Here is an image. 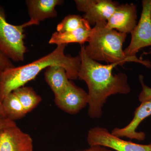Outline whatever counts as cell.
<instances>
[{
	"mask_svg": "<svg viewBox=\"0 0 151 151\" xmlns=\"http://www.w3.org/2000/svg\"><path fill=\"white\" fill-rule=\"evenodd\" d=\"M61 0H27V5L31 26L38 25L46 19L57 16L55 7L63 3Z\"/></svg>",
	"mask_w": 151,
	"mask_h": 151,
	"instance_id": "obj_11",
	"label": "cell"
},
{
	"mask_svg": "<svg viewBox=\"0 0 151 151\" xmlns=\"http://www.w3.org/2000/svg\"><path fill=\"white\" fill-rule=\"evenodd\" d=\"M89 147L100 146L116 151H151V143L140 145L122 139L110 133L106 128L95 127L89 130L87 136Z\"/></svg>",
	"mask_w": 151,
	"mask_h": 151,
	"instance_id": "obj_5",
	"label": "cell"
},
{
	"mask_svg": "<svg viewBox=\"0 0 151 151\" xmlns=\"http://www.w3.org/2000/svg\"><path fill=\"white\" fill-rule=\"evenodd\" d=\"M3 70L0 69V77H1V75L2 72ZM0 116L4 117V118H6L5 115L3 111L2 105V102L0 99Z\"/></svg>",
	"mask_w": 151,
	"mask_h": 151,
	"instance_id": "obj_23",
	"label": "cell"
},
{
	"mask_svg": "<svg viewBox=\"0 0 151 151\" xmlns=\"http://www.w3.org/2000/svg\"><path fill=\"white\" fill-rule=\"evenodd\" d=\"M30 135L17 125L0 131V151H33Z\"/></svg>",
	"mask_w": 151,
	"mask_h": 151,
	"instance_id": "obj_8",
	"label": "cell"
},
{
	"mask_svg": "<svg viewBox=\"0 0 151 151\" xmlns=\"http://www.w3.org/2000/svg\"><path fill=\"white\" fill-rule=\"evenodd\" d=\"M111 0H97L85 13L83 18L90 25H95L99 22H107L118 6Z\"/></svg>",
	"mask_w": 151,
	"mask_h": 151,
	"instance_id": "obj_13",
	"label": "cell"
},
{
	"mask_svg": "<svg viewBox=\"0 0 151 151\" xmlns=\"http://www.w3.org/2000/svg\"><path fill=\"white\" fill-rule=\"evenodd\" d=\"M92 32L90 25L86 20L82 26L75 30L65 32L56 31L53 33L49 41V43L57 45L71 43L83 44L88 42Z\"/></svg>",
	"mask_w": 151,
	"mask_h": 151,
	"instance_id": "obj_12",
	"label": "cell"
},
{
	"mask_svg": "<svg viewBox=\"0 0 151 151\" xmlns=\"http://www.w3.org/2000/svg\"><path fill=\"white\" fill-rule=\"evenodd\" d=\"M127 35L107 27V22L97 23L92 28V33L88 41V45L85 47L86 54L96 61H105L108 64L123 65L125 63H137L148 68H151L150 60L139 59L137 56H126L123 45Z\"/></svg>",
	"mask_w": 151,
	"mask_h": 151,
	"instance_id": "obj_3",
	"label": "cell"
},
{
	"mask_svg": "<svg viewBox=\"0 0 151 151\" xmlns=\"http://www.w3.org/2000/svg\"><path fill=\"white\" fill-rule=\"evenodd\" d=\"M85 21L86 20L78 15H69L58 24L57 32H65L75 30L82 26Z\"/></svg>",
	"mask_w": 151,
	"mask_h": 151,
	"instance_id": "obj_17",
	"label": "cell"
},
{
	"mask_svg": "<svg viewBox=\"0 0 151 151\" xmlns=\"http://www.w3.org/2000/svg\"><path fill=\"white\" fill-rule=\"evenodd\" d=\"M113 151V150L100 146H94L89 147V148L80 151Z\"/></svg>",
	"mask_w": 151,
	"mask_h": 151,
	"instance_id": "obj_22",
	"label": "cell"
},
{
	"mask_svg": "<svg viewBox=\"0 0 151 151\" xmlns=\"http://www.w3.org/2000/svg\"><path fill=\"white\" fill-rule=\"evenodd\" d=\"M16 125V123L14 121H12L8 118L0 116V131L5 128L13 127Z\"/></svg>",
	"mask_w": 151,
	"mask_h": 151,
	"instance_id": "obj_21",
	"label": "cell"
},
{
	"mask_svg": "<svg viewBox=\"0 0 151 151\" xmlns=\"http://www.w3.org/2000/svg\"><path fill=\"white\" fill-rule=\"evenodd\" d=\"M151 54V48L150 49V51L148 52H143L142 55H147Z\"/></svg>",
	"mask_w": 151,
	"mask_h": 151,
	"instance_id": "obj_24",
	"label": "cell"
},
{
	"mask_svg": "<svg viewBox=\"0 0 151 151\" xmlns=\"http://www.w3.org/2000/svg\"><path fill=\"white\" fill-rule=\"evenodd\" d=\"M142 10L138 24L131 32L129 46L124 50L126 56L136 57L141 49L151 46V0L142 1Z\"/></svg>",
	"mask_w": 151,
	"mask_h": 151,
	"instance_id": "obj_6",
	"label": "cell"
},
{
	"mask_svg": "<svg viewBox=\"0 0 151 151\" xmlns=\"http://www.w3.org/2000/svg\"><path fill=\"white\" fill-rule=\"evenodd\" d=\"M45 78L54 93L55 97L63 93L70 82L64 68L56 65L49 66L46 68Z\"/></svg>",
	"mask_w": 151,
	"mask_h": 151,
	"instance_id": "obj_14",
	"label": "cell"
},
{
	"mask_svg": "<svg viewBox=\"0 0 151 151\" xmlns=\"http://www.w3.org/2000/svg\"><path fill=\"white\" fill-rule=\"evenodd\" d=\"M151 116V100L141 103L135 111L134 117L129 124L122 128H115L111 134L119 137H126L143 141L145 138V134L137 132L139 124L143 120Z\"/></svg>",
	"mask_w": 151,
	"mask_h": 151,
	"instance_id": "obj_10",
	"label": "cell"
},
{
	"mask_svg": "<svg viewBox=\"0 0 151 151\" xmlns=\"http://www.w3.org/2000/svg\"><path fill=\"white\" fill-rule=\"evenodd\" d=\"M55 103L58 108L70 114L78 113L88 104V93L70 81L65 91L55 97Z\"/></svg>",
	"mask_w": 151,
	"mask_h": 151,
	"instance_id": "obj_7",
	"label": "cell"
},
{
	"mask_svg": "<svg viewBox=\"0 0 151 151\" xmlns=\"http://www.w3.org/2000/svg\"><path fill=\"white\" fill-rule=\"evenodd\" d=\"M97 0H75L76 8L78 11L85 13L86 11L97 2Z\"/></svg>",
	"mask_w": 151,
	"mask_h": 151,
	"instance_id": "obj_19",
	"label": "cell"
},
{
	"mask_svg": "<svg viewBox=\"0 0 151 151\" xmlns=\"http://www.w3.org/2000/svg\"><path fill=\"white\" fill-rule=\"evenodd\" d=\"M67 45H57L50 53L26 64L4 70L0 77V99L2 101L11 92L31 81L43 69L50 66H60L65 70L69 80L78 78L81 65L79 55L72 57L65 54Z\"/></svg>",
	"mask_w": 151,
	"mask_h": 151,
	"instance_id": "obj_2",
	"label": "cell"
},
{
	"mask_svg": "<svg viewBox=\"0 0 151 151\" xmlns=\"http://www.w3.org/2000/svg\"><path fill=\"white\" fill-rule=\"evenodd\" d=\"M14 67L12 60L0 49V69L4 71Z\"/></svg>",
	"mask_w": 151,
	"mask_h": 151,
	"instance_id": "obj_20",
	"label": "cell"
},
{
	"mask_svg": "<svg viewBox=\"0 0 151 151\" xmlns=\"http://www.w3.org/2000/svg\"><path fill=\"white\" fill-rule=\"evenodd\" d=\"M139 79L142 88V90L139 96V100L141 103L151 100V88L146 85L143 81L142 75L139 76Z\"/></svg>",
	"mask_w": 151,
	"mask_h": 151,
	"instance_id": "obj_18",
	"label": "cell"
},
{
	"mask_svg": "<svg viewBox=\"0 0 151 151\" xmlns=\"http://www.w3.org/2000/svg\"><path fill=\"white\" fill-rule=\"evenodd\" d=\"M137 6L134 4L118 5L107 22V27L123 33H131L137 26Z\"/></svg>",
	"mask_w": 151,
	"mask_h": 151,
	"instance_id": "obj_9",
	"label": "cell"
},
{
	"mask_svg": "<svg viewBox=\"0 0 151 151\" xmlns=\"http://www.w3.org/2000/svg\"><path fill=\"white\" fill-rule=\"evenodd\" d=\"M13 92L17 97L27 114L36 108L42 101L41 97L32 87L22 86L14 90Z\"/></svg>",
	"mask_w": 151,
	"mask_h": 151,
	"instance_id": "obj_16",
	"label": "cell"
},
{
	"mask_svg": "<svg viewBox=\"0 0 151 151\" xmlns=\"http://www.w3.org/2000/svg\"><path fill=\"white\" fill-rule=\"evenodd\" d=\"M2 105L6 118L14 122L22 119L27 114L13 92L4 98L2 101Z\"/></svg>",
	"mask_w": 151,
	"mask_h": 151,
	"instance_id": "obj_15",
	"label": "cell"
},
{
	"mask_svg": "<svg viewBox=\"0 0 151 151\" xmlns=\"http://www.w3.org/2000/svg\"><path fill=\"white\" fill-rule=\"evenodd\" d=\"M85 47L81 46L79 52L81 65L78 78L85 81L88 86L89 116L92 119H99L109 96L129 94L131 88L125 73L113 74V68L118 64L103 65L93 60L86 54Z\"/></svg>",
	"mask_w": 151,
	"mask_h": 151,
	"instance_id": "obj_1",
	"label": "cell"
},
{
	"mask_svg": "<svg viewBox=\"0 0 151 151\" xmlns=\"http://www.w3.org/2000/svg\"><path fill=\"white\" fill-rule=\"evenodd\" d=\"M30 26L29 21L18 25L9 23L4 9L0 5V49L11 60L15 62L24 60L27 51L24 28Z\"/></svg>",
	"mask_w": 151,
	"mask_h": 151,
	"instance_id": "obj_4",
	"label": "cell"
}]
</instances>
